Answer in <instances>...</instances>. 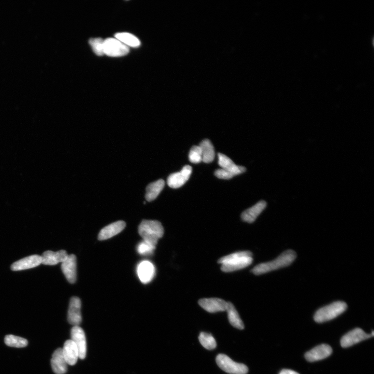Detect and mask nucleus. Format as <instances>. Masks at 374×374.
<instances>
[{"label":"nucleus","mask_w":374,"mask_h":374,"mask_svg":"<svg viewBox=\"0 0 374 374\" xmlns=\"http://www.w3.org/2000/svg\"><path fill=\"white\" fill-rule=\"evenodd\" d=\"M253 254L250 251H240L220 258L218 264L224 272H231L244 269L252 264Z\"/></svg>","instance_id":"obj_1"},{"label":"nucleus","mask_w":374,"mask_h":374,"mask_svg":"<svg viewBox=\"0 0 374 374\" xmlns=\"http://www.w3.org/2000/svg\"><path fill=\"white\" fill-rule=\"evenodd\" d=\"M297 257L295 251L289 249L282 253L275 259L267 262L262 263L252 269L251 272L258 275L289 266Z\"/></svg>","instance_id":"obj_2"},{"label":"nucleus","mask_w":374,"mask_h":374,"mask_svg":"<svg viewBox=\"0 0 374 374\" xmlns=\"http://www.w3.org/2000/svg\"><path fill=\"white\" fill-rule=\"evenodd\" d=\"M138 233L144 241L156 247L159 240L163 236L164 230L158 221L143 220L138 227Z\"/></svg>","instance_id":"obj_3"},{"label":"nucleus","mask_w":374,"mask_h":374,"mask_svg":"<svg viewBox=\"0 0 374 374\" xmlns=\"http://www.w3.org/2000/svg\"><path fill=\"white\" fill-rule=\"evenodd\" d=\"M347 308L343 301H336L318 309L314 314V320L318 323L325 322L337 317Z\"/></svg>","instance_id":"obj_4"},{"label":"nucleus","mask_w":374,"mask_h":374,"mask_svg":"<svg viewBox=\"0 0 374 374\" xmlns=\"http://www.w3.org/2000/svg\"><path fill=\"white\" fill-rule=\"evenodd\" d=\"M218 366L225 372L230 374H247L248 367L245 364L235 362L227 355L218 354L216 358Z\"/></svg>","instance_id":"obj_5"},{"label":"nucleus","mask_w":374,"mask_h":374,"mask_svg":"<svg viewBox=\"0 0 374 374\" xmlns=\"http://www.w3.org/2000/svg\"><path fill=\"white\" fill-rule=\"evenodd\" d=\"M129 52V48L116 38H108L104 40V54L108 57H121Z\"/></svg>","instance_id":"obj_6"},{"label":"nucleus","mask_w":374,"mask_h":374,"mask_svg":"<svg viewBox=\"0 0 374 374\" xmlns=\"http://www.w3.org/2000/svg\"><path fill=\"white\" fill-rule=\"evenodd\" d=\"M71 338L78 349L79 358L85 359L87 356V347L84 330L79 326H74L71 330Z\"/></svg>","instance_id":"obj_7"},{"label":"nucleus","mask_w":374,"mask_h":374,"mask_svg":"<svg viewBox=\"0 0 374 374\" xmlns=\"http://www.w3.org/2000/svg\"><path fill=\"white\" fill-rule=\"evenodd\" d=\"M371 337L370 334H366L362 329L356 328L344 335L340 343L342 348H348Z\"/></svg>","instance_id":"obj_8"},{"label":"nucleus","mask_w":374,"mask_h":374,"mask_svg":"<svg viewBox=\"0 0 374 374\" xmlns=\"http://www.w3.org/2000/svg\"><path fill=\"white\" fill-rule=\"evenodd\" d=\"M192 170L190 165H186L181 171L171 174L168 178V186L174 189L181 187L188 181Z\"/></svg>","instance_id":"obj_9"},{"label":"nucleus","mask_w":374,"mask_h":374,"mask_svg":"<svg viewBox=\"0 0 374 374\" xmlns=\"http://www.w3.org/2000/svg\"><path fill=\"white\" fill-rule=\"evenodd\" d=\"M199 304L208 312L216 313L226 311L228 302L218 298H203L199 300Z\"/></svg>","instance_id":"obj_10"},{"label":"nucleus","mask_w":374,"mask_h":374,"mask_svg":"<svg viewBox=\"0 0 374 374\" xmlns=\"http://www.w3.org/2000/svg\"><path fill=\"white\" fill-rule=\"evenodd\" d=\"M81 301L78 297H73L69 303L68 321L75 326H79L82 322Z\"/></svg>","instance_id":"obj_11"},{"label":"nucleus","mask_w":374,"mask_h":374,"mask_svg":"<svg viewBox=\"0 0 374 374\" xmlns=\"http://www.w3.org/2000/svg\"><path fill=\"white\" fill-rule=\"evenodd\" d=\"M62 270L67 281L74 284L77 281V257L74 254L68 255L66 260L62 263Z\"/></svg>","instance_id":"obj_12"},{"label":"nucleus","mask_w":374,"mask_h":374,"mask_svg":"<svg viewBox=\"0 0 374 374\" xmlns=\"http://www.w3.org/2000/svg\"><path fill=\"white\" fill-rule=\"evenodd\" d=\"M41 264V256L34 255L14 262L11 265V269L14 271H22L36 268Z\"/></svg>","instance_id":"obj_13"},{"label":"nucleus","mask_w":374,"mask_h":374,"mask_svg":"<svg viewBox=\"0 0 374 374\" xmlns=\"http://www.w3.org/2000/svg\"><path fill=\"white\" fill-rule=\"evenodd\" d=\"M332 350L330 345L322 344L316 346L305 354L306 359L310 362L320 361L331 355Z\"/></svg>","instance_id":"obj_14"},{"label":"nucleus","mask_w":374,"mask_h":374,"mask_svg":"<svg viewBox=\"0 0 374 374\" xmlns=\"http://www.w3.org/2000/svg\"><path fill=\"white\" fill-rule=\"evenodd\" d=\"M63 354L68 365H75L79 358V351L74 342L70 339L64 343Z\"/></svg>","instance_id":"obj_15"},{"label":"nucleus","mask_w":374,"mask_h":374,"mask_svg":"<svg viewBox=\"0 0 374 374\" xmlns=\"http://www.w3.org/2000/svg\"><path fill=\"white\" fill-rule=\"evenodd\" d=\"M126 227V223L122 220L111 224L101 230L98 239L103 241L112 238L120 233Z\"/></svg>","instance_id":"obj_16"},{"label":"nucleus","mask_w":374,"mask_h":374,"mask_svg":"<svg viewBox=\"0 0 374 374\" xmlns=\"http://www.w3.org/2000/svg\"><path fill=\"white\" fill-rule=\"evenodd\" d=\"M68 256L67 252L65 250H61L58 252H53L47 251L44 252L42 258V264L45 265L54 266L63 263Z\"/></svg>","instance_id":"obj_17"},{"label":"nucleus","mask_w":374,"mask_h":374,"mask_svg":"<svg viewBox=\"0 0 374 374\" xmlns=\"http://www.w3.org/2000/svg\"><path fill=\"white\" fill-rule=\"evenodd\" d=\"M52 368L56 374H64L68 369V364L64 357L62 348L54 351L51 360Z\"/></svg>","instance_id":"obj_18"},{"label":"nucleus","mask_w":374,"mask_h":374,"mask_svg":"<svg viewBox=\"0 0 374 374\" xmlns=\"http://www.w3.org/2000/svg\"><path fill=\"white\" fill-rule=\"evenodd\" d=\"M137 274L141 282L144 284H147L154 278L155 266L150 261H144L138 266Z\"/></svg>","instance_id":"obj_19"},{"label":"nucleus","mask_w":374,"mask_h":374,"mask_svg":"<svg viewBox=\"0 0 374 374\" xmlns=\"http://www.w3.org/2000/svg\"><path fill=\"white\" fill-rule=\"evenodd\" d=\"M267 203L265 201H260L252 207L244 211L242 215V220L248 223L254 222L258 216L265 209Z\"/></svg>","instance_id":"obj_20"},{"label":"nucleus","mask_w":374,"mask_h":374,"mask_svg":"<svg viewBox=\"0 0 374 374\" xmlns=\"http://www.w3.org/2000/svg\"><path fill=\"white\" fill-rule=\"evenodd\" d=\"M218 164L223 169L229 171L233 173L235 176L243 173L246 171V169L242 166L235 164L233 161L222 154H218Z\"/></svg>","instance_id":"obj_21"},{"label":"nucleus","mask_w":374,"mask_h":374,"mask_svg":"<svg viewBox=\"0 0 374 374\" xmlns=\"http://www.w3.org/2000/svg\"><path fill=\"white\" fill-rule=\"evenodd\" d=\"M165 186V182L163 179L150 184L146 188V199L147 201L151 202L155 200L159 195Z\"/></svg>","instance_id":"obj_22"},{"label":"nucleus","mask_w":374,"mask_h":374,"mask_svg":"<svg viewBox=\"0 0 374 374\" xmlns=\"http://www.w3.org/2000/svg\"><path fill=\"white\" fill-rule=\"evenodd\" d=\"M226 311L228 314V318L231 325L235 328L243 329L244 325L239 314L238 312L235 309L233 304L228 302V306Z\"/></svg>","instance_id":"obj_23"},{"label":"nucleus","mask_w":374,"mask_h":374,"mask_svg":"<svg viewBox=\"0 0 374 374\" xmlns=\"http://www.w3.org/2000/svg\"><path fill=\"white\" fill-rule=\"evenodd\" d=\"M202 151V162L209 163L215 159V153L213 145L209 140H203L200 144Z\"/></svg>","instance_id":"obj_24"},{"label":"nucleus","mask_w":374,"mask_h":374,"mask_svg":"<svg viewBox=\"0 0 374 374\" xmlns=\"http://www.w3.org/2000/svg\"><path fill=\"white\" fill-rule=\"evenodd\" d=\"M115 38L128 47L137 48L141 45L140 40L130 33H118L115 35Z\"/></svg>","instance_id":"obj_25"},{"label":"nucleus","mask_w":374,"mask_h":374,"mask_svg":"<svg viewBox=\"0 0 374 374\" xmlns=\"http://www.w3.org/2000/svg\"><path fill=\"white\" fill-rule=\"evenodd\" d=\"M5 342L9 347L16 348L26 347L29 344V341L26 339L13 335H7Z\"/></svg>","instance_id":"obj_26"},{"label":"nucleus","mask_w":374,"mask_h":374,"mask_svg":"<svg viewBox=\"0 0 374 374\" xmlns=\"http://www.w3.org/2000/svg\"><path fill=\"white\" fill-rule=\"evenodd\" d=\"M199 340L203 347L207 350H213L216 347V340L211 334L201 332L199 336Z\"/></svg>","instance_id":"obj_27"},{"label":"nucleus","mask_w":374,"mask_h":374,"mask_svg":"<svg viewBox=\"0 0 374 374\" xmlns=\"http://www.w3.org/2000/svg\"><path fill=\"white\" fill-rule=\"evenodd\" d=\"M89 44L94 53L98 56L104 54V40L101 38H92L89 41Z\"/></svg>","instance_id":"obj_28"},{"label":"nucleus","mask_w":374,"mask_h":374,"mask_svg":"<svg viewBox=\"0 0 374 374\" xmlns=\"http://www.w3.org/2000/svg\"><path fill=\"white\" fill-rule=\"evenodd\" d=\"M189 159L192 163H199L202 161V151L199 146H194L191 148Z\"/></svg>","instance_id":"obj_29"},{"label":"nucleus","mask_w":374,"mask_h":374,"mask_svg":"<svg viewBox=\"0 0 374 374\" xmlns=\"http://www.w3.org/2000/svg\"><path fill=\"white\" fill-rule=\"evenodd\" d=\"M156 247L152 246L146 242L143 241L137 247L138 253L141 255H147L152 254L155 250Z\"/></svg>","instance_id":"obj_30"},{"label":"nucleus","mask_w":374,"mask_h":374,"mask_svg":"<svg viewBox=\"0 0 374 374\" xmlns=\"http://www.w3.org/2000/svg\"><path fill=\"white\" fill-rule=\"evenodd\" d=\"M215 175L217 178L222 179H230L235 176L232 172L223 169L217 170Z\"/></svg>","instance_id":"obj_31"},{"label":"nucleus","mask_w":374,"mask_h":374,"mask_svg":"<svg viewBox=\"0 0 374 374\" xmlns=\"http://www.w3.org/2000/svg\"><path fill=\"white\" fill-rule=\"evenodd\" d=\"M279 374H300L298 372L293 370L284 369L282 370Z\"/></svg>","instance_id":"obj_32"}]
</instances>
